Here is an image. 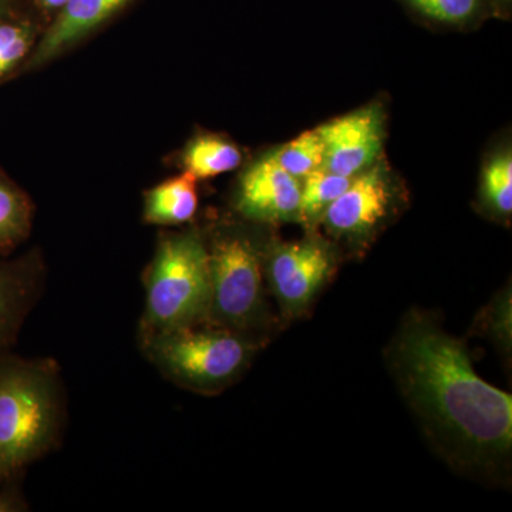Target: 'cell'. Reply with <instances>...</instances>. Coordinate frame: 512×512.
<instances>
[{"instance_id": "cell-17", "label": "cell", "mask_w": 512, "mask_h": 512, "mask_svg": "<svg viewBox=\"0 0 512 512\" xmlns=\"http://www.w3.org/2000/svg\"><path fill=\"white\" fill-rule=\"evenodd\" d=\"M483 198L485 205L498 215L512 211V157L510 151L498 154L484 168Z\"/></svg>"}, {"instance_id": "cell-19", "label": "cell", "mask_w": 512, "mask_h": 512, "mask_svg": "<svg viewBox=\"0 0 512 512\" xmlns=\"http://www.w3.org/2000/svg\"><path fill=\"white\" fill-rule=\"evenodd\" d=\"M420 15L446 25H464L480 13L483 0H403Z\"/></svg>"}, {"instance_id": "cell-4", "label": "cell", "mask_w": 512, "mask_h": 512, "mask_svg": "<svg viewBox=\"0 0 512 512\" xmlns=\"http://www.w3.org/2000/svg\"><path fill=\"white\" fill-rule=\"evenodd\" d=\"M141 352L168 380L200 394H215L237 382L262 343L217 328L197 325L138 339Z\"/></svg>"}, {"instance_id": "cell-23", "label": "cell", "mask_w": 512, "mask_h": 512, "mask_svg": "<svg viewBox=\"0 0 512 512\" xmlns=\"http://www.w3.org/2000/svg\"><path fill=\"white\" fill-rule=\"evenodd\" d=\"M3 2H5V0H0V12H2V5H3Z\"/></svg>"}, {"instance_id": "cell-3", "label": "cell", "mask_w": 512, "mask_h": 512, "mask_svg": "<svg viewBox=\"0 0 512 512\" xmlns=\"http://www.w3.org/2000/svg\"><path fill=\"white\" fill-rule=\"evenodd\" d=\"M146 305L138 339L204 325L210 303V261L204 235L164 232L144 272Z\"/></svg>"}, {"instance_id": "cell-14", "label": "cell", "mask_w": 512, "mask_h": 512, "mask_svg": "<svg viewBox=\"0 0 512 512\" xmlns=\"http://www.w3.org/2000/svg\"><path fill=\"white\" fill-rule=\"evenodd\" d=\"M33 205L28 195L0 170V252L9 254L29 237Z\"/></svg>"}, {"instance_id": "cell-13", "label": "cell", "mask_w": 512, "mask_h": 512, "mask_svg": "<svg viewBox=\"0 0 512 512\" xmlns=\"http://www.w3.org/2000/svg\"><path fill=\"white\" fill-rule=\"evenodd\" d=\"M241 163V150L234 143L211 134L190 141L183 156L184 173L197 181L234 171Z\"/></svg>"}, {"instance_id": "cell-16", "label": "cell", "mask_w": 512, "mask_h": 512, "mask_svg": "<svg viewBox=\"0 0 512 512\" xmlns=\"http://www.w3.org/2000/svg\"><path fill=\"white\" fill-rule=\"evenodd\" d=\"M269 156L274 158L286 173L301 180L305 175L323 167L325 146L315 128V130L306 131L295 140L289 141L278 150L272 151Z\"/></svg>"}, {"instance_id": "cell-20", "label": "cell", "mask_w": 512, "mask_h": 512, "mask_svg": "<svg viewBox=\"0 0 512 512\" xmlns=\"http://www.w3.org/2000/svg\"><path fill=\"white\" fill-rule=\"evenodd\" d=\"M28 503L20 490L19 481H13L0 488V512L28 511Z\"/></svg>"}, {"instance_id": "cell-22", "label": "cell", "mask_w": 512, "mask_h": 512, "mask_svg": "<svg viewBox=\"0 0 512 512\" xmlns=\"http://www.w3.org/2000/svg\"><path fill=\"white\" fill-rule=\"evenodd\" d=\"M491 3L500 10H508L511 8L512 0H491Z\"/></svg>"}, {"instance_id": "cell-1", "label": "cell", "mask_w": 512, "mask_h": 512, "mask_svg": "<svg viewBox=\"0 0 512 512\" xmlns=\"http://www.w3.org/2000/svg\"><path fill=\"white\" fill-rule=\"evenodd\" d=\"M393 359L404 393L441 439L473 460L511 450V394L477 375L460 340L414 318L397 338Z\"/></svg>"}, {"instance_id": "cell-18", "label": "cell", "mask_w": 512, "mask_h": 512, "mask_svg": "<svg viewBox=\"0 0 512 512\" xmlns=\"http://www.w3.org/2000/svg\"><path fill=\"white\" fill-rule=\"evenodd\" d=\"M35 29L25 22H0V79L18 67L35 46Z\"/></svg>"}, {"instance_id": "cell-10", "label": "cell", "mask_w": 512, "mask_h": 512, "mask_svg": "<svg viewBox=\"0 0 512 512\" xmlns=\"http://www.w3.org/2000/svg\"><path fill=\"white\" fill-rule=\"evenodd\" d=\"M45 265L36 251L0 262V355L10 352L42 296Z\"/></svg>"}, {"instance_id": "cell-12", "label": "cell", "mask_w": 512, "mask_h": 512, "mask_svg": "<svg viewBox=\"0 0 512 512\" xmlns=\"http://www.w3.org/2000/svg\"><path fill=\"white\" fill-rule=\"evenodd\" d=\"M195 183V178L184 173L148 190L144 197V221L161 227H178L194 220L198 211Z\"/></svg>"}, {"instance_id": "cell-8", "label": "cell", "mask_w": 512, "mask_h": 512, "mask_svg": "<svg viewBox=\"0 0 512 512\" xmlns=\"http://www.w3.org/2000/svg\"><path fill=\"white\" fill-rule=\"evenodd\" d=\"M301 181L286 173L266 154L242 174L237 194V210L258 222L298 220Z\"/></svg>"}, {"instance_id": "cell-21", "label": "cell", "mask_w": 512, "mask_h": 512, "mask_svg": "<svg viewBox=\"0 0 512 512\" xmlns=\"http://www.w3.org/2000/svg\"><path fill=\"white\" fill-rule=\"evenodd\" d=\"M37 2H39V5L43 6L45 9L60 10L64 5H66L67 0H37Z\"/></svg>"}, {"instance_id": "cell-5", "label": "cell", "mask_w": 512, "mask_h": 512, "mask_svg": "<svg viewBox=\"0 0 512 512\" xmlns=\"http://www.w3.org/2000/svg\"><path fill=\"white\" fill-rule=\"evenodd\" d=\"M210 303L204 325L264 343L271 322L264 288V249L245 229H220L207 242Z\"/></svg>"}, {"instance_id": "cell-15", "label": "cell", "mask_w": 512, "mask_h": 512, "mask_svg": "<svg viewBox=\"0 0 512 512\" xmlns=\"http://www.w3.org/2000/svg\"><path fill=\"white\" fill-rule=\"evenodd\" d=\"M301 200H299L298 220L315 222L325 215L343 191L352 183V177L330 173L325 168H318L302 178Z\"/></svg>"}, {"instance_id": "cell-2", "label": "cell", "mask_w": 512, "mask_h": 512, "mask_svg": "<svg viewBox=\"0 0 512 512\" xmlns=\"http://www.w3.org/2000/svg\"><path fill=\"white\" fill-rule=\"evenodd\" d=\"M64 420L60 367L53 359L0 355V488L59 444Z\"/></svg>"}, {"instance_id": "cell-7", "label": "cell", "mask_w": 512, "mask_h": 512, "mask_svg": "<svg viewBox=\"0 0 512 512\" xmlns=\"http://www.w3.org/2000/svg\"><path fill=\"white\" fill-rule=\"evenodd\" d=\"M383 120L380 106H367L316 128L325 146L322 168L352 178L369 170L382 153Z\"/></svg>"}, {"instance_id": "cell-9", "label": "cell", "mask_w": 512, "mask_h": 512, "mask_svg": "<svg viewBox=\"0 0 512 512\" xmlns=\"http://www.w3.org/2000/svg\"><path fill=\"white\" fill-rule=\"evenodd\" d=\"M392 185L382 164L353 177L352 183L323 215L330 231L362 235L386 217L392 202Z\"/></svg>"}, {"instance_id": "cell-11", "label": "cell", "mask_w": 512, "mask_h": 512, "mask_svg": "<svg viewBox=\"0 0 512 512\" xmlns=\"http://www.w3.org/2000/svg\"><path fill=\"white\" fill-rule=\"evenodd\" d=\"M130 0H67L40 42L33 47L29 67H40L99 29Z\"/></svg>"}, {"instance_id": "cell-6", "label": "cell", "mask_w": 512, "mask_h": 512, "mask_svg": "<svg viewBox=\"0 0 512 512\" xmlns=\"http://www.w3.org/2000/svg\"><path fill=\"white\" fill-rule=\"evenodd\" d=\"M332 271V256L318 241L276 245L264 252V272L286 313L298 315L311 305Z\"/></svg>"}]
</instances>
